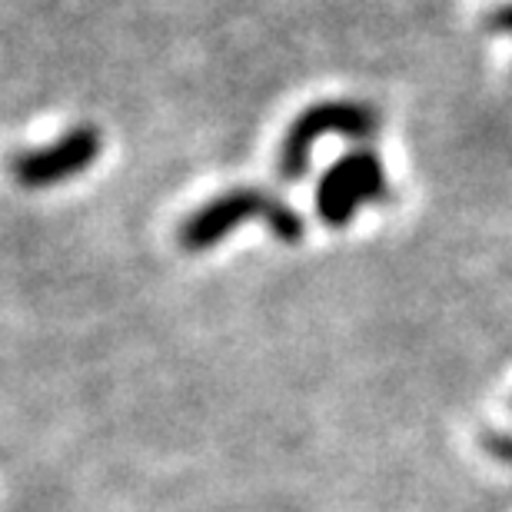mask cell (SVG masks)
<instances>
[{"label":"cell","mask_w":512,"mask_h":512,"mask_svg":"<svg viewBox=\"0 0 512 512\" xmlns=\"http://www.w3.org/2000/svg\"><path fill=\"white\" fill-rule=\"evenodd\" d=\"M243 223H266V230L283 243H300L306 233L303 217L283 197L263 187H233L230 193H220L200 210H193L180 223L177 237L187 253H203L223 243V237H230Z\"/></svg>","instance_id":"cell-1"},{"label":"cell","mask_w":512,"mask_h":512,"mask_svg":"<svg viewBox=\"0 0 512 512\" xmlns=\"http://www.w3.org/2000/svg\"><path fill=\"white\" fill-rule=\"evenodd\" d=\"M380 127L383 117L373 104H356V100H323V104H313L286 130L276 170H280L286 183H296L310 173L313 150L323 137L370 140Z\"/></svg>","instance_id":"cell-2"},{"label":"cell","mask_w":512,"mask_h":512,"mask_svg":"<svg viewBox=\"0 0 512 512\" xmlns=\"http://www.w3.org/2000/svg\"><path fill=\"white\" fill-rule=\"evenodd\" d=\"M383 200H389V177L380 153L360 147L343 153L320 177V187H316V217L326 227L343 230L350 227L363 207Z\"/></svg>","instance_id":"cell-3"},{"label":"cell","mask_w":512,"mask_h":512,"mask_svg":"<svg viewBox=\"0 0 512 512\" xmlns=\"http://www.w3.org/2000/svg\"><path fill=\"white\" fill-rule=\"evenodd\" d=\"M104 150V137L94 124H80L70 127L64 137H57L47 147L17 153L10 163V173L24 190H47L57 183H67L80 177L84 170H90Z\"/></svg>","instance_id":"cell-4"},{"label":"cell","mask_w":512,"mask_h":512,"mask_svg":"<svg viewBox=\"0 0 512 512\" xmlns=\"http://www.w3.org/2000/svg\"><path fill=\"white\" fill-rule=\"evenodd\" d=\"M483 446L499 459V463L512 466V433H486Z\"/></svg>","instance_id":"cell-5"},{"label":"cell","mask_w":512,"mask_h":512,"mask_svg":"<svg viewBox=\"0 0 512 512\" xmlns=\"http://www.w3.org/2000/svg\"><path fill=\"white\" fill-rule=\"evenodd\" d=\"M486 27L493 30V34H506V37H512V4L496 7L493 14L486 17Z\"/></svg>","instance_id":"cell-6"}]
</instances>
